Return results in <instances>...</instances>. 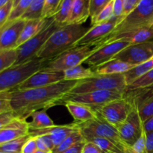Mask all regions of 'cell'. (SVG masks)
I'll use <instances>...</instances> for the list:
<instances>
[{
    "label": "cell",
    "mask_w": 153,
    "mask_h": 153,
    "mask_svg": "<svg viewBox=\"0 0 153 153\" xmlns=\"http://www.w3.org/2000/svg\"><path fill=\"white\" fill-rule=\"evenodd\" d=\"M131 151L132 153H146V137L144 131L131 146Z\"/></svg>",
    "instance_id": "38"
},
{
    "label": "cell",
    "mask_w": 153,
    "mask_h": 153,
    "mask_svg": "<svg viewBox=\"0 0 153 153\" xmlns=\"http://www.w3.org/2000/svg\"><path fill=\"white\" fill-rule=\"evenodd\" d=\"M104 153H112V152H104Z\"/></svg>",
    "instance_id": "52"
},
{
    "label": "cell",
    "mask_w": 153,
    "mask_h": 153,
    "mask_svg": "<svg viewBox=\"0 0 153 153\" xmlns=\"http://www.w3.org/2000/svg\"><path fill=\"white\" fill-rule=\"evenodd\" d=\"M149 87H153V70H150L147 73L137 79L131 85H128L125 91L143 89V88H146Z\"/></svg>",
    "instance_id": "31"
},
{
    "label": "cell",
    "mask_w": 153,
    "mask_h": 153,
    "mask_svg": "<svg viewBox=\"0 0 153 153\" xmlns=\"http://www.w3.org/2000/svg\"><path fill=\"white\" fill-rule=\"evenodd\" d=\"M49 61V59L36 56L22 64L13 65L10 68L0 72V92L14 89L33 75L40 71Z\"/></svg>",
    "instance_id": "3"
},
{
    "label": "cell",
    "mask_w": 153,
    "mask_h": 153,
    "mask_svg": "<svg viewBox=\"0 0 153 153\" xmlns=\"http://www.w3.org/2000/svg\"><path fill=\"white\" fill-rule=\"evenodd\" d=\"M63 0H45L42 19L52 18L58 13Z\"/></svg>",
    "instance_id": "33"
},
{
    "label": "cell",
    "mask_w": 153,
    "mask_h": 153,
    "mask_svg": "<svg viewBox=\"0 0 153 153\" xmlns=\"http://www.w3.org/2000/svg\"><path fill=\"white\" fill-rule=\"evenodd\" d=\"M79 130L76 123L64 126H54L49 128H40V129H29L28 134L31 137H37L39 136L49 134L53 141L55 148L61 144L69 135L74 131Z\"/></svg>",
    "instance_id": "17"
},
{
    "label": "cell",
    "mask_w": 153,
    "mask_h": 153,
    "mask_svg": "<svg viewBox=\"0 0 153 153\" xmlns=\"http://www.w3.org/2000/svg\"><path fill=\"white\" fill-rule=\"evenodd\" d=\"M146 153H153V131L146 134Z\"/></svg>",
    "instance_id": "47"
},
{
    "label": "cell",
    "mask_w": 153,
    "mask_h": 153,
    "mask_svg": "<svg viewBox=\"0 0 153 153\" xmlns=\"http://www.w3.org/2000/svg\"><path fill=\"white\" fill-rule=\"evenodd\" d=\"M13 8V1L10 0L5 5L0 7V28L5 24Z\"/></svg>",
    "instance_id": "37"
},
{
    "label": "cell",
    "mask_w": 153,
    "mask_h": 153,
    "mask_svg": "<svg viewBox=\"0 0 153 153\" xmlns=\"http://www.w3.org/2000/svg\"><path fill=\"white\" fill-rule=\"evenodd\" d=\"M53 19V17L49 19H37L27 20L26 24L21 33L19 38L16 45V49L22 43H25L31 37L38 34L47 24H49Z\"/></svg>",
    "instance_id": "19"
},
{
    "label": "cell",
    "mask_w": 153,
    "mask_h": 153,
    "mask_svg": "<svg viewBox=\"0 0 153 153\" xmlns=\"http://www.w3.org/2000/svg\"><path fill=\"white\" fill-rule=\"evenodd\" d=\"M129 45L131 44L128 41L124 40L112 42L97 49L85 61V63L88 64L91 68L94 69L114 59L120 52Z\"/></svg>",
    "instance_id": "13"
},
{
    "label": "cell",
    "mask_w": 153,
    "mask_h": 153,
    "mask_svg": "<svg viewBox=\"0 0 153 153\" xmlns=\"http://www.w3.org/2000/svg\"><path fill=\"white\" fill-rule=\"evenodd\" d=\"M32 1L33 0H20L19 4L13 8L10 16H9L8 19L6 22H10L16 20V19H20L21 16L24 14V13L31 5Z\"/></svg>",
    "instance_id": "34"
},
{
    "label": "cell",
    "mask_w": 153,
    "mask_h": 153,
    "mask_svg": "<svg viewBox=\"0 0 153 153\" xmlns=\"http://www.w3.org/2000/svg\"><path fill=\"white\" fill-rule=\"evenodd\" d=\"M82 25L68 24L61 27L51 35L37 57L44 59H52L73 47L88 31Z\"/></svg>",
    "instance_id": "2"
},
{
    "label": "cell",
    "mask_w": 153,
    "mask_h": 153,
    "mask_svg": "<svg viewBox=\"0 0 153 153\" xmlns=\"http://www.w3.org/2000/svg\"><path fill=\"white\" fill-rule=\"evenodd\" d=\"M75 123L86 141L94 137H104L114 142L126 153H132L131 147L127 146L121 139L117 128L97 115V117L88 122Z\"/></svg>",
    "instance_id": "4"
},
{
    "label": "cell",
    "mask_w": 153,
    "mask_h": 153,
    "mask_svg": "<svg viewBox=\"0 0 153 153\" xmlns=\"http://www.w3.org/2000/svg\"><path fill=\"white\" fill-rule=\"evenodd\" d=\"M135 66L117 59H112L99 67L92 69L97 74L113 75L124 74Z\"/></svg>",
    "instance_id": "22"
},
{
    "label": "cell",
    "mask_w": 153,
    "mask_h": 153,
    "mask_svg": "<svg viewBox=\"0 0 153 153\" xmlns=\"http://www.w3.org/2000/svg\"><path fill=\"white\" fill-rule=\"evenodd\" d=\"M90 16V0H73L67 24L82 25Z\"/></svg>",
    "instance_id": "21"
},
{
    "label": "cell",
    "mask_w": 153,
    "mask_h": 153,
    "mask_svg": "<svg viewBox=\"0 0 153 153\" xmlns=\"http://www.w3.org/2000/svg\"><path fill=\"white\" fill-rule=\"evenodd\" d=\"M45 0H33L32 3L29 6L20 19L25 20L42 19V13L44 7Z\"/></svg>",
    "instance_id": "28"
},
{
    "label": "cell",
    "mask_w": 153,
    "mask_h": 153,
    "mask_svg": "<svg viewBox=\"0 0 153 153\" xmlns=\"http://www.w3.org/2000/svg\"><path fill=\"white\" fill-rule=\"evenodd\" d=\"M30 135L24 136L6 143L0 144V152L7 153H22V149L24 144L30 138Z\"/></svg>",
    "instance_id": "29"
},
{
    "label": "cell",
    "mask_w": 153,
    "mask_h": 153,
    "mask_svg": "<svg viewBox=\"0 0 153 153\" xmlns=\"http://www.w3.org/2000/svg\"><path fill=\"white\" fill-rule=\"evenodd\" d=\"M73 0H63L58 13L53 16L54 20L60 25H65L67 24L72 7H73Z\"/></svg>",
    "instance_id": "27"
},
{
    "label": "cell",
    "mask_w": 153,
    "mask_h": 153,
    "mask_svg": "<svg viewBox=\"0 0 153 153\" xmlns=\"http://www.w3.org/2000/svg\"><path fill=\"white\" fill-rule=\"evenodd\" d=\"M133 107L125 98L114 100L94 109L97 115L117 128L126 120Z\"/></svg>",
    "instance_id": "10"
},
{
    "label": "cell",
    "mask_w": 153,
    "mask_h": 153,
    "mask_svg": "<svg viewBox=\"0 0 153 153\" xmlns=\"http://www.w3.org/2000/svg\"><path fill=\"white\" fill-rule=\"evenodd\" d=\"M38 137L43 142V143L46 145L47 149H49V151H51V152H52V150L55 149V145H54L53 141H52L50 135H49V134H44V135L39 136Z\"/></svg>",
    "instance_id": "44"
},
{
    "label": "cell",
    "mask_w": 153,
    "mask_h": 153,
    "mask_svg": "<svg viewBox=\"0 0 153 153\" xmlns=\"http://www.w3.org/2000/svg\"></svg>",
    "instance_id": "53"
},
{
    "label": "cell",
    "mask_w": 153,
    "mask_h": 153,
    "mask_svg": "<svg viewBox=\"0 0 153 153\" xmlns=\"http://www.w3.org/2000/svg\"><path fill=\"white\" fill-rule=\"evenodd\" d=\"M88 141L94 142L97 144L104 152H112V153H126L122 149L119 147L114 142L104 137H94Z\"/></svg>",
    "instance_id": "32"
},
{
    "label": "cell",
    "mask_w": 153,
    "mask_h": 153,
    "mask_svg": "<svg viewBox=\"0 0 153 153\" xmlns=\"http://www.w3.org/2000/svg\"><path fill=\"white\" fill-rule=\"evenodd\" d=\"M45 109L36 111L31 114V121L28 123L29 129H40L55 126Z\"/></svg>",
    "instance_id": "24"
},
{
    "label": "cell",
    "mask_w": 153,
    "mask_h": 153,
    "mask_svg": "<svg viewBox=\"0 0 153 153\" xmlns=\"http://www.w3.org/2000/svg\"><path fill=\"white\" fill-rule=\"evenodd\" d=\"M113 0H90V17L91 24L94 22L100 12Z\"/></svg>",
    "instance_id": "35"
},
{
    "label": "cell",
    "mask_w": 153,
    "mask_h": 153,
    "mask_svg": "<svg viewBox=\"0 0 153 153\" xmlns=\"http://www.w3.org/2000/svg\"><path fill=\"white\" fill-rule=\"evenodd\" d=\"M84 140H86L84 137L82 136V133L80 132V131L77 130V131H74V132L72 133L70 135H69L62 143L60 145H58V146L55 148V149L52 150V153H61L64 151L67 150V149H70V147H72L73 146H74L75 144H76L77 143L81 141H84Z\"/></svg>",
    "instance_id": "30"
},
{
    "label": "cell",
    "mask_w": 153,
    "mask_h": 153,
    "mask_svg": "<svg viewBox=\"0 0 153 153\" xmlns=\"http://www.w3.org/2000/svg\"><path fill=\"white\" fill-rule=\"evenodd\" d=\"M153 58V40L143 43L129 45L120 52L114 59L137 66Z\"/></svg>",
    "instance_id": "11"
},
{
    "label": "cell",
    "mask_w": 153,
    "mask_h": 153,
    "mask_svg": "<svg viewBox=\"0 0 153 153\" xmlns=\"http://www.w3.org/2000/svg\"><path fill=\"white\" fill-rule=\"evenodd\" d=\"M152 70H153V58L133 67L123 74L127 86Z\"/></svg>",
    "instance_id": "23"
},
{
    "label": "cell",
    "mask_w": 153,
    "mask_h": 153,
    "mask_svg": "<svg viewBox=\"0 0 153 153\" xmlns=\"http://www.w3.org/2000/svg\"><path fill=\"white\" fill-rule=\"evenodd\" d=\"M143 124V131H145L146 134L147 133H150L153 131V116L151 117L150 118H149L148 120H146V121L142 123Z\"/></svg>",
    "instance_id": "46"
},
{
    "label": "cell",
    "mask_w": 153,
    "mask_h": 153,
    "mask_svg": "<svg viewBox=\"0 0 153 153\" xmlns=\"http://www.w3.org/2000/svg\"><path fill=\"white\" fill-rule=\"evenodd\" d=\"M77 82L63 80L43 88L7 91L12 111L16 117L26 120L36 111L62 105L63 98Z\"/></svg>",
    "instance_id": "1"
},
{
    "label": "cell",
    "mask_w": 153,
    "mask_h": 153,
    "mask_svg": "<svg viewBox=\"0 0 153 153\" xmlns=\"http://www.w3.org/2000/svg\"><path fill=\"white\" fill-rule=\"evenodd\" d=\"M85 142H86V140L79 142L76 144H75L74 146L70 147V149H67V150L64 151V152L61 153H82V149H83Z\"/></svg>",
    "instance_id": "45"
},
{
    "label": "cell",
    "mask_w": 153,
    "mask_h": 153,
    "mask_svg": "<svg viewBox=\"0 0 153 153\" xmlns=\"http://www.w3.org/2000/svg\"><path fill=\"white\" fill-rule=\"evenodd\" d=\"M82 153H104L102 150L92 141L85 142Z\"/></svg>",
    "instance_id": "41"
},
{
    "label": "cell",
    "mask_w": 153,
    "mask_h": 153,
    "mask_svg": "<svg viewBox=\"0 0 153 153\" xmlns=\"http://www.w3.org/2000/svg\"><path fill=\"white\" fill-rule=\"evenodd\" d=\"M127 84L123 74L100 75L79 80L67 94H82L98 91H125Z\"/></svg>",
    "instance_id": "5"
},
{
    "label": "cell",
    "mask_w": 153,
    "mask_h": 153,
    "mask_svg": "<svg viewBox=\"0 0 153 153\" xmlns=\"http://www.w3.org/2000/svg\"><path fill=\"white\" fill-rule=\"evenodd\" d=\"M29 126L25 120L16 117L7 125L0 128V144L28 135Z\"/></svg>",
    "instance_id": "18"
},
{
    "label": "cell",
    "mask_w": 153,
    "mask_h": 153,
    "mask_svg": "<svg viewBox=\"0 0 153 153\" xmlns=\"http://www.w3.org/2000/svg\"><path fill=\"white\" fill-rule=\"evenodd\" d=\"M9 1H10V0H0V7L5 5V4H7V3H8Z\"/></svg>",
    "instance_id": "48"
},
{
    "label": "cell",
    "mask_w": 153,
    "mask_h": 153,
    "mask_svg": "<svg viewBox=\"0 0 153 153\" xmlns=\"http://www.w3.org/2000/svg\"><path fill=\"white\" fill-rule=\"evenodd\" d=\"M34 153H52V152H49V151H43V150H40V149H37Z\"/></svg>",
    "instance_id": "49"
},
{
    "label": "cell",
    "mask_w": 153,
    "mask_h": 153,
    "mask_svg": "<svg viewBox=\"0 0 153 153\" xmlns=\"http://www.w3.org/2000/svg\"><path fill=\"white\" fill-rule=\"evenodd\" d=\"M120 19L122 18L114 16L107 22L93 25L91 28H89L88 32L75 43L74 46H83L100 41L113 31Z\"/></svg>",
    "instance_id": "16"
},
{
    "label": "cell",
    "mask_w": 153,
    "mask_h": 153,
    "mask_svg": "<svg viewBox=\"0 0 153 153\" xmlns=\"http://www.w3.org/2000/svg\"><path fill=\"white\" fill-rule=\"evenodd\" d=\"M0 153H7V152H0Z\"/></svg>",
    "instance_id": "51"
},
{
    "label": "cell",
    "mask_w": 153,
    "mask_h": 153,
    "mask_svg": "<svg viewBox=\"0 0 153 153\" xmlns=\"http://www.w3.org/2000/svg\"><path fill=\"white\" fill-rule=\"evenodd\" d=\"M37 150V145L36 137H30L24 144L22 153H34Z\"/></svg>",
    "instance_id": "40"
},
{
    "label": "cell",
    "mask_w": 153,
    "mask_h": 153,
    "mask_svg": "<svg viewBox=\"0 0 153 153\" xmlns=\"http://www.w3.org/2000/svg\"><path fill=\"white\" fill-rule=\"evenodd\" d=\"M64 105L67 107V110L73 116L74 123H80L88 122L97 117L96 112L91 107L85 105L73 102H67Z\"/></svg>",
    "instance_id": "20"
},
{
    "label": "cell",
    "mask_w": 153,
    "mask_h": 153,
    "mask_svg": "<svg viewBox=\"0 0 153 153\" xmlns=\"http://www.w3.org/2000/svg\"><path fill=\"white\" fill-rule=\"evenodd\" d=\"M123 4L124 0H114V16L123 19Z\"/></svg>",
    "instance_id": "43"
},
{
    "label": "cell",
    "mask_w": 153,
    "mask_h": 153,
    "mask_svg": "<svg viewBox=\"0 0 153 153\" xmlns=\"http://www.w3.org/2000/svg\"><path fill=\"white\" fill-rule=\"evenodd\" d=\"M117 129L123 141L131 147L143 131L141 119L135 108H133L126 120L117 127Z\"/></svg>",
    "instance_id": "12"
},
{
    "label": "cell",
    "mask_w": 153,
    "mask_h": 153,
    "mask_svg": "<svg viewBox=\"0 0 153 153\" xmlns=\"http://www.w3.org/2000/svg\"><path fill=\"white\" fill-rule=\"evenodd\" d=\"M17 59L16 49H0V72L14 65Z\"/></svg>",
    "instance_id": "26"
},
{
    "label": "cell",
    "mask_w": 153,
    "mask_h": 153,
    "mask_svg": "<svg viewBox=\"0 0 153 153\" xmlns=\"http://www.w3.org/2000/svg\"><path fill=\"white\" fill-rule=\"evenodd\" d=\"M141 1L142 0H124L123 18L126 16L131 11H133L140 4Z\"/></svg>",
    "instance_id": "39"
},
{
    "label": "cell",
    "mask_w": 153,
    "mask_h": 153,
    "mask_svg": "<svg viewBox=\"0 0 153 153\" xmlns=\"http://www.w3.org/2000/svg\"><path fill=\"white\" fill-rule=\"evenodd\" d=\"M99 49L95 43L73 46L58 56L49 60L42 70L49 71H66L68 69L80 65Z\"/></svg>",
    "instance_id": "6"
},
{
    "label": "cell",
    "mask_w": 153,
    "mask_h": 153,
    "mask_svg": "<svg viewBox=\"0 0 153 153\" xmlns=\"http://www.w3.org/2000/svg\"><path fill=\"white\" fill-rule=\"evenodd\" d=\"M13 7H15L18 4H19L20 0H13Z\"/></svg>",
    "instance_id": "50"
},
{
    "label": "cell",
    "mask_w": 153,
    "mask_h": 153,
    "mask_svg": "<svg viewBox=\"0 0 153 153\" xmlns=\"http://www.w3.org/2000/svg\"><path fill=\"white\" fill-rule=\"evenodd\" d=\"M15 118H16V116L13 111L0 114V128L7 125Z\"/></svg>",
    "instance_id": "42"
},
{
    "label": "cell",
    "mask_w": 153,
    "mask_h": 153,
    "mask_svg": "<svg viewBox=\"0 0 153 153\" xmlns=\"http://www.w3.org/2000/svg\"><path fill=\"white\" fill-rule=\"evenodd\" d=\"M96 73L91 67L85 68L80 64L64 71V79L69 81H79L92 77Z\"/></svg>",
    "instance_id": "25"
},
{
    "label": "cell",
    "mask_w": 153,
    "mask_h": 153,
    "mask_svg": "<svg viewBox=\"0 0 153 153\" xmlns=\"http://www.w3.org/2000/svg\"><path fill=\"white\" fill-rule=\"evenodd\" d=\"M62 26L64 25H60L56 23L53 18V19L49 24H47L38 34L16 48L17 59L14 65L22 64L37 56V53L40 52L51 35Z\"/></svg>",
    "instance_id": "8"
},
{
    "label": "cell",
    "mask_w": 153,
    "mask_h": 153,
    "mask_svg": "<svg viewBox=\"0 0 153 153\" xmlns=\"http://www.w3.org/2000/svg\"><path fill=\"white\" fill-rule=\"evenodd\" d=\"M63 80H65L64 72L41 70L11 91L43 88V87L58 83Z\"/></svg>",
    "instance_id": "14"
},
{
    "label": "cell",
    "mask_w": 153,
    "mask_h": 153,
    "mask_svg": "<svg viewBox=\"0 0 153 153\" xmlns=\"http://www.w3.org/2000/svg\"><path fill=\"white\" fill-rule=\"evenodd\" d=\"M27 20L18 19L6 22L0 28V49H16V45Z\"/></svg>",
    "instance_id": "15"
},
{
    "label": "cell",
    "mask_w": 153,
    "mask_h": 153,
    "mask_svg": "<svg viewBox=\"0 0 153 153\" xmlns=\"http://www.w3.org/2000/svg\"><path fill=\"white\" fill-rule=\"evenodd\" d=\"M153 25V0H142L129 14L117 22L111 34Z\"/></svg>",
    "instance_id": "7"
},
{
    "label": "cell",
    "mask_w": 153,
    "mask_h": 153,
    "mask_svg": "<svg viewBox=\"0 0 153 153\" xmlns=\"http://www.w3.org/2000/svg\"><path fill=\"white\" fill-rule=\"evenodd\" d=\"M114 16V0L111 2L109 3L102 10L100 13V14L97 16L94 22L92 23L93 25H97V24L102 23V22H107Z\"/></svg>",
    "instance_id": "36"
},
{
    "label": "cell",
    "mask_w": 153,
    "mask_h": 153,
    "mask_svg": "<svg viewBox=\"0 0 153 153\" xmlns=\"http://www.w3.org/2000/svg\"><path fill=\"white\" fill-rule=\"evenodd\" d=\"M124 93L125 91H98L82 94H67L63 98L62 105L67 102H73L88 105L94 110L111 102L123 99Z\"/></svg>",
    "instance_id": "9"
}]
</instances>
